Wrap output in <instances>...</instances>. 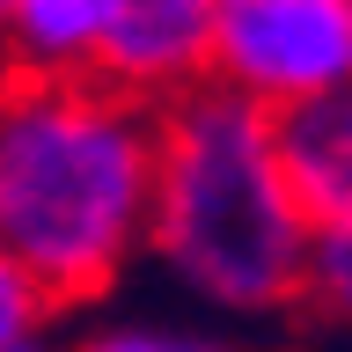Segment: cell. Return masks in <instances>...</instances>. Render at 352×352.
Returning a JSON list of instances; mask_svg holds the SVG:
<instances>
[{"label":"cell","mask_w":352,"mask_h":352,"mask_svg":"<svg viewBox=\"0 0 352 352\" xmlns=\"http://www.w3.org/2000/svg\"><path fill=\"white\" fill-rule=\"evenodd\" d=\"M154 110L103 81L0 88V257L52 308L88 301L147 250Z\"/></svg>","instance_id":"obj_1"},{"label":"cell","mask_w":352,"mask_h":352,"mask_svg":"<svg viewBox=\"0 0 352 352\" xmlns=\"http://www.w3.org/2000/svg\"><path fill=\"white\" fill-rule=\"evenodd\" d=\"M316 220L279 169L272 110L235 88H191L154 110V213L147 250L198 301L272 316L308 294Z\"/></svg>","instance_id":"obj_2"},{"label":"cell","mask_w":352,"mask_h":352,"mask_svg":"<svg viewBox=\"0 0 352 352\" xmlns=\"http://www.w3.org/2000/svg\"><path fill=\"white\" fill-rule=\"evenodd\" d=\"M213 81L272 118L352 88V0H213Z\"/></svg>","instance_id":"obj_3"},{"label":"cell","mask_w":352,"mask_h":352,"mask_svg":"<svg viewBox=\"0 0 352 352\" xmlns=\"http://www.w3.org/2000/svg\"><path fill=\"white\" fill-rule=\"evenodd\" d=\"M88 81L132 103H176L213 81V0H110V30Z\"/></svg>","instance_id":"obj_4"},{"label":"cell","mask_w":352,"mask_h":352,"mask_svg":"<svg viewBox=\"0 0 352 352\" xmlns=\"http://www.w3.org/2000/svg\"><path fill=\"white\" fill-rule=\"evenodd\" d=\"M272 140H279V169L301 198V213L316 228L352 220V88L316 96L301 110H279Z\"/></svg>","instance_id":"obj_5"},{"label":"cell","mask_w":352,"mask_h":352,"mask_svg":"<svg viewBox=\"0 0 352 352\" xmlns=\"http://www.w3.org/2000/svg\"><path fill=\"white\" fill-rule=\"evenodd\" d=\"M301 301H316L330 323H352V220L316 228V242H308V294Z\"/></svg>","instance_id":"obj_6"},{"label":"cell","mask_w":352,"mask_h":352,"mask_svg":"<svg viewBox=\"0 0 352 352\" xmlns=\"http://www.w3.org/2000/svg\"><path fill=\"white\" fill-rule=\"evenodd\" d=\"M74 352H228V338H213L198 323H103Z\"/></svg>","instance_id":"obj_7"},{"label":"cell","mask_w":352,"mask_h":352,"mask_svg":"<svg viewBox=\"0 0 352 352\" xmlns=\"http://www.w3.org/2000/svg\"><path fill=\"white\" fill-rule=\"evenodd\" d=\"M44 316H52V301H44L37 286H30V272L0 257V345L44 338Z\"/></svg>","instance_id":"obj_8"},{"label":"cell","mask_w":352,"mask_h":352,"mask_svg":"<svg viewBox=\"0 0 352 352\" xmlns=\"http://www.w3.org/2000/svg\"><path fill=\"white\" fill-rule=\"evenodd\" d=\"M0 352H52L44 338H22V345H0Z\"/></svg>","instance_id":"obj_9"}]
</instances>
